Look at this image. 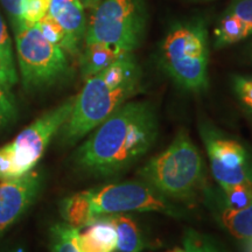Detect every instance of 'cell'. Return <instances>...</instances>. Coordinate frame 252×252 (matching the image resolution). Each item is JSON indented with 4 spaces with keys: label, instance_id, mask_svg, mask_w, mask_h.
Masks as SVG:
<instances>
[{
    "label": "cell",
    "instance_id": "cell-14",
    "mask_svg": "<svg viewBox=\"0 0 252 252\" xmlns=\"http://www.w3.org/2000/svg\"><path fill=\"white\" fill-rule=\"evenodd\" d=\"M103 217V216H102ZM117 232V250L121 252H141L151 248V244L141 234L133 220L123 214L106 215Z\"/></svg>",
    "mask_w": 252,
    "mask_h": 252
},
{
    "label": "cell",
    "instance_id": "cell-32",
    "mask_svg": "<svg viewBox=\"0 0 252 252\" xmlns=\"http://www.w3.org/2000/svg\"><path fill=\"white\" fill-rule=\"evenodd\" d=\"M15 252H21V251H15Z\"/></svg>",
    "mask_w": 252,
    "mask_h": 252
},
{
    "label": "cell",
    "instance_id": "cell-21",
    "mask_svg": "<svg viewBox=\"0 0 252 252\" xmlns=\"http://www.w3.org/2000/svg\"><path fill=\"white\" fill-rule=\"evenodd\" d=\"M184 249L186 252H220L206 236L194 230H187L184 237Z\"/></svg>",
    "mask_w": 252,
    "mask_h": 252
},
{
    "label": "cell",
    "instance_id": "cell-28",
    "mask_svg": "<svg viewBox=\"0 0 252 252\" xmlns=\"http://www.w3.org/2000/svg\"><path fill=\"white\" fill-rule=\"evenodd\" d=\"M244 242V252H252V238L245 239Z\"/></svg>",
    "mask_w": 252,
    "mask_h": 252
},
{
    "label": "cell",
    "instance_id": "cell-27",
    "mask_svg": "<svg viewBox=\"0 0 252 252\" xmlns=\"http://www.w3.org/2000/svg\"><path fill=\"white\" fill-rule=\"evenodd\" d=\"M100 1H102V0H81L82 5H83L86 8H89V9L96 8L97 6L99 5Z\"/></svg>",
    "mask_w": 252,
    "mask_h": 252
},
{
    "label": "cell",
    "instance_id": "cell-5",
    "mask_svg": "<svg viewBox=\"0 0 252 252\" xmlns=\"http://www.w3.org/2000/svg\"><path fill=\"white\" fill-rule=\"evenodd\" d=\"M145 9L141 0H102L86 31V43L100 42L133 53L143 41Z\"/></svg>",
    "mask_w": 252,
    "mask_h": 252
},
{
    "label": "cell",
    "instance_id": "cell-24",
    "mask_svg": "<svg viewBox=\"0 0 252 252\" xmlns=\"http://www.w3.org/2000/svg\"><path fill=\"white\" fill-rule=\"evenodd\" d=\"M18 111L11 93L0 86V128L12 124L17 118Z\"/></svg>",
    "mask_w": 252,
    "mask_h": 252
},
{
    "label": "cell",
    "instance_id": "cell-25",
    "mask_svg": "<svg viewBox=\"0 0 252 252\" xmlns=\"http://www.w3.org/2000/svg\"><path fill=\"white\" fill-rule=\"evenodd\" d=\"M232 84L236 96L245 108L252 112V77L235 76Z\"/></svg>",
    "mask_w": 252,
    "mask_h": 252
},
{
    "label": "cell",
    "instance_id": "cell-8",
    "mask_svg": "<svg viewBox=\"0 0 252 252\" xmlns=\"http://www.w3.org/2000/svg\"><path fill=\"white\" fill-rule=\"evenodd\" d=\"M94 217L128 212L160 213L180 217L181 213L165 196L145 182H123L89 190Z\"/></svg>",
    "mask_w": 252,
    "mask_h": 252
},
{
    "label": "cell",
    "instance_id": "cell-17",
    "mask_svg": "<svg viewBox=\"0 0 252 252\" xmlns=\"http://www.w3.org/2000/svg\"><path fill=\"white\" fill-rule=\"evenodd\" d=\"M222 223L234 237L245 241L252 238V204L244 209L223 210Z\"/></svg>",
    "mask_w": 252,
    "mask_h": 252
},
{
    "label": "cell",
    "instance_id": "cell-6",
    "mask_svg": "<svg viewBox=\"0 0 252 252\" xmlns=\"http://www.w3.org/2000/svg\"><path fill=\"white\" fill-rule=\"evenodd\" d=\"M14 36L25 89H42L68 76L70 67L65 52L47 40L36 24H26L14 32Z\"/></svg>",
    "mask_w": 252,
    "mask_h": 252
},
{
    "label": "cell",
    "instance_id": "cell-11",
    "mask_svg": "<svg viewBox=\"0 0 252 252\" xmlns=\"http://www.w3.org/2000/svg\"><path fill=\"white\" fill-rule=\"evenodd\" d=\"M48 13L64 31L63 50L72 56L80 54L81 42L87 31L84 6L81 0H50Z\"/></svg>",
    "mask_w": 252,
    "mask_h": 252
},
{
    "label": "cell",
    "instance_id": "cell-1",
    "mask_svg": "<svg viewBox=\"0 0 252 252\" xmlns=\"http://www.w3.org/2000/svg\"><path fill=\"white\" fill-rule=\"evenodd\" d=\"M159 123L150 102H126L108 117L75 154L81 169L94 175L125 171L156 143Z\"/></svg>",
    "mask_w": 252,
    "mask_h": 252
},
{
    "label": "cell",
    "instance_id": "cell-15",
    "mask_svg": "<svg viewBox=\"0 0 252 252\" xmlns=\"http://www.w3.org/2000/svg\"><path fill=\"white\" fill-rule=\"evenodd\" d=\"M60 213L65 223L77 229L89 226L96 220L91 208L89 190L76 193L62 200Z\"/></svg>",
    "mask_w": 252,
    "mask_h": 252
},
{
    "label": "cell",
    "instance_id": "cell-4",
    "mask_svg": "<svg viewBox=\"0 0 252 252\" xmlns=\"http://www.w3.org/2000/svg\"><path fill=\"white\" fill-rule=\"evenodd\" d=\"M141 76L123 83H110L102 75L88 78L83 89L75 97V103L68 121L61 128V140L74 144L90 133L110 117L123 104L141 89Z\"/></svg>",
    "mask_w": 252,
    "mask_h": 252
},
{
    "label": "cell",
    "instance_id": "cell-19",
    "mask_svg": "<svg viewBox=\"0 0 252 252\" xmlns=\"http://www.w3.org/2000/svg\"><path fill=\"white\" fill-rule=\"evenodd\" d=\"M222 189L228 209H244L252 204V185L239 184Z\"/></svg>",
    "mask_w": 252,
    "mask_h": 252
},
{
    "label": "cell",
    "instance_id": "cell-3",
    "mask_svg": "<svg viewBox=\"0 0 252 252\" xmlns=\"http://www.w3.org/2000/svg\"><path fill=\"white\" fill-rule=\"evenodd\" d=\"M161 62L167 74L181 88L202 93L209 87V48L203 21L178 24L168 32L161 46Z\"/></svg>",
    "mask_w": 252,
    "mask_h": 252
},
{
    "label": "cell",
    "instance_id": "cell-16",
    "mask_svg": "<svg viewBox=\"0 0 252 252\" xmlns=\"http://www.w3.org/2000/svg\"><path fill=\"white\" fill-rule=\"evenodd\" d=\"M18 83V72L14 64L12 43L7 27L0 15V86L11 93V89Z\"/></svg>",
    "mask_w": 252,
    "mask_h": 252
},
{
    "label": "cell",
    "instance_id": "cell-29",
    "mask_svg": "<svg viewBox=\"0 0 252 252\" xmlns=\"http://www.w3.org/2000/svg\"><path fill=\"white\" fill-rule=\"evenodd\" d=\"M248 58L252 62V41H251L250 45H249V47H248Z\"/></svg>",
    "mask_w": 252,
    "mask_h": 252
},
{
    "label": "cell",
    "instance_id": "cell-7",
    "mask_svg": "<svg viewBox=\"0 0 252 252\" xmlns=\"http://www.w3.org/2000/svg\"><path fill=\"white\" fill-rule=\"evenodd\" d=\"M74 103L75 97H71L43 113L24 128L13 141L1 147L11 160L14 179L33 171L54 135L68 121Z\"/></svg>",
    "mask_w": 252,
    "mask_h": 252
},
{
    "label": "cell",
    "instance_id": "cell-10",
    "mask_svg": "<svg viewBox=\"0 0 252 252\" xmlns=\"http://www.w3.org/2000/svg\"><path fill=\"white\" fill-rule=\"evenodd\" d=\"M41 186L42 176L34 169L20 178L0 182V237L33 204Z\"/></svg>",
    "mask_w": 252,
    "mask_h": 252
},
{
    "label": "cell",
    "instance_id": "cell-23",
    "mask_svg": "<svg viewBox=\"0 0 252 252\" xmlns=\"http://www.w3.org/2000/svg\"><path fill=\"white\" fill-rule=\"evenodd\" d=\"M225 13L238 19L252 35V0H234Z\"/></svg>",
    "mask_w": 252,
    "mask_h": 252
},
{
    "label": "cell",
    "instance_id": "cell-13",
    "mask_svg": "<svg viewBox=\"0 0 252 252\" xmlns=\"http://www.w3.org/2000/svg\"><path fill=\"white\" fill-rule=\"evenodd\" d=\"M125 54L130 53H123L116 47L105 43H87L83 53L80 55L82 76L86 80L94 76Z\"/></svg>",
    "mask_w": 252,
    "mask_h": 252
},
{
    "label": "cell",
    "instance_id": "cell-31",
    "mask_svg": "<svg viewBox=\"0 0 252 252\" xmlns=\"http://www.w3.org/2000/svg\"><path fill=\"white\" fill-rule=\"evenodd\" d=\"M197 1H210V0H197Z\"/></svg>",
    "mask_w": 252,
    "mask_h": 252
},
{
    "label": "cell",
    "instance_id": "cell-26",
    "mask_svg": "<svg viewBox=\"0 0 252 252\" xmlns=\"http://www.w3.org/2000/svg\"><path fill=\"white\" fill-rule=\"evenodd\" d=\"M25 0H0L7 17L12 24L13 32L20 30L25 26V21L23 18V7Z\"/></svg>",
    "mask_w": 252,
    "mask_h": 252
},
{
    "label": "cell",
    "instance_id": "cell-2",
    "mask_svg": "<svg viewBox=\"0 0 252 252\" xmlns=\"http://www.w3.org/2000/svg\"><path fill=\"white\" fill-rule=\"evenodd\" d=\"M138 175L166 198L188 201L196 196L206 180L202 156L184 131L162 153L145 163Z\"/></svg>",
    "mask_w": 252,
    "mask_h": 252
},
{
    "label": "cell",
    "instance_id": "cell-12",
    "mask_svg": "<svg viewBox=\"0 0 252 252\" xmlns=\"http://www.w3.org/2000/svg\"><path fill=\"white\" fill-rule=\"evenodd\" d=\"M81 252H113L117 250V232L105 216L97 219L78 235Z\"/></svg>",
    "mask_w": 252,
    "mask_h": 252
},
{
    "label": "cell",
    "instance_id": "cell-9",
    "mask_svg": "<svg viewBox=\"0 0 252 252\" xmlns=\"http://www.w3.org/2000/svg\"><path fill=\"white\" fill-rule=\"evenodd\" d=\"M200 132L212 174L220 187L252 185V158L243 145L208 124L201 125Z\"/></svg>",
    "mask_w": 252,
    "mask_h": 252
},
{
    "label": "cell",
    "instance_id": "cell-20",
    "mask_svg": "<svg viewBox=\"0 0 252 252\" xmlns=\"http://www.w3.org/2000/svg\"><path fill=\"white\" fill-rule=\"evenodd\" d=\"M36 26L47 40L50 41L52 43H55V45H58L62 48L65 40V33L61 27V25H60L52 15L47 13L45 17L37 21Z\"/></svg>",
    "mask_w": 252,
    "mask_h": 252
},
{
    "label": "cell",
    "instance_id": "cell-30",
    "mask_svg": "<svg viewBox=\"0 0 252 252\" xmlns=\"http://www.w3.org/2000/svg\"><path fill=\"white\" fill-rule=\"evenodd\" d=\"M167 252H186V251H185V249L174 248V249H172V250H169V251H167Z\"/></svg>",
    "mask_w": 252,
    "mask_h": 252
},
{
    "label": "cell",
    "instance_id": "cell-18",
    "mask_svg": "<svg viewBox=\"0 0 252 252\" xmlns=\"http://www.w3.org/2000/svg\"><path fill=\"white\" fill-rule=\"evenodd\" d=\"M80 229L68 223H59L50 229L52 252H81L78 248Z\"/></svg>",
    "mask_w": 252,
    "mask_h": 252
},
{
    "label": "cell",
    "instance_id": "cell-22",
    "mask_svg": "<svg viewBox=\"0 0 252 252\" xmlns=\"http://www.w3.org/2000/svg\"><path fill=\"white\" fill-rule=\"evenodd\" d=\"M50 0H25L23 18L25 24L34 25L49 11Z\"/></svg>",
    "mask_w": 252,
    "mask_h": 252
}]
</instances>
